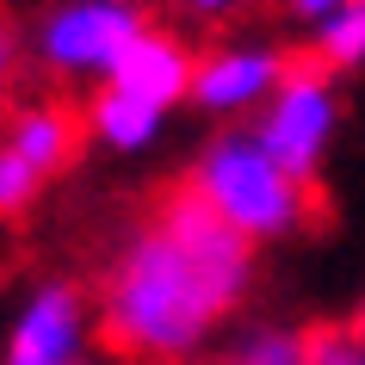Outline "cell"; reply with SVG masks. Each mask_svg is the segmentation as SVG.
<instances>
[{
    "label": "cell",
    "mask_w": 365,
    "mask_h": 365,
    "mask_svg": "<svg viewBox=\"0 0 365 365\" xmlns=\"http://www.w3.org/2000/svg\"><path fill=\"white\" fill-rule=\"evenodd\" d=\"M248 130L260 136V149L304 186H322V161L328 143H334V124H341V99H334V75L322 62H309V50L297 43V62L285 68V81L272 87L260 106H254Z\"/></svg>",
    "instance_id": "cell-4"
},
{
    "label": "cell",
    "mask_w": 365,
    "mask_h": 365,
    "mask_svg": "<svg viewBox=\"0 0 365 365\" xmlns=\"http://www.w3.org/2000/svg\"><path fill=\"white\" fill-rule=\"evenodd\" d=\"M198 19H230V13H242V6H254V0H186Z\"/></svg>",
    "instance_id": "cell-15"
},
{
    "label": "cell",
    "mask_w": 365,
    "mask_h": 365,
    "mask_svg": "<svg viewBox=\"0 0 365 365\" xmlns=\"http://www.w3.org/2000/svg\"><path fill=\"white\" fill-rule=\"evenodd\" d=\"M192 75H198V50L180 31L168 25H149L143 38L112 62V75L99 81V87H112V93H130L155 112H173V106H186L192 99Z\"/></svg>",
    "instance_id": "cell-8"
},
{
    "label": "cell",
    "mask_w": 365,
    "mask_h": 365,
    "mask_svg": "<svg viewBox=\"0 0 365 365\" xmlns=\"http://www.w3.org/2000/svg\"><path fill=\"white\" fill-rule=\"evenodd\" d=\"M81 118H87V136H93L99 149H112V155L149 149L155 136H161V124H168V112H155V106H143L130 93H112V87H99L81 106Z\"/></svg>",
    "instance_id": "cell-9"
},
{
    "label": "cell",
    "mask_w": 365,
    "mask_h": 365,
    "mask_svg": "<svg viewBox=\"0 0 365 365\" xmlns=\"http://www.w3.org/2000/svg\"><path fill=\"white\" fill-rule=\"evenodd\" d=\"M309 365H365V341L346 322H309Z\"/></svg>",
    "instance_id": "cell-12"
},
{
    "label": "cell",
    "mask_w": 365,
    "mask_h": 365,
    "mask_svg": "<svg viewBox=\"0 0 365 365\" xmlns=\"http://www.w3.org/2000/svg\"><path fill=\"white\" fill-rule=\"evenodd\" d=\"M155 25L149 0H56L31 31V56L43 75L62 81H106L112 62Z\"/></svg>",
    "instance_id": "cell-5"
},
{
    "label": "cell",
    "mask_w": 365,
    "mask_h": 365,
    "mask_svg": "<svg viewBox=\"0 0 365 365\" xmlns=\"http://www.w3.org/2000/svg\"><path fill=\"white\" fill-rule=\"evenodd\" d=\"M291 62H297V43H248V38L217 43V50L198 56L192 99L186 106H198L205 118H242L285 81Z\"/></svg>",
    "instance_id": "cell-7"
},
{
    "label": "cell",
    "mask_w": 365,
    "mask_h": 365,
    "mask_svg": "<svg viewBox=\"0 0 365 365\" xmlns=\"http://www.w3.org/2000/svg\"><path fill=\"white\" fill-rule=\"evenodd\" d=\"M93 136L75 99H19L0 118V223H19Z\"/></svg>",
    "instance_id": "cell-3"
},
{
    "label": "cell",
    "mask_w": 365,
    "mask_h": 365,
    "mask_svg": "<svg viewBox=\"0 0 365 365\" xmlns=\"http://www.w3.org/2000/svg\"><path fill=\"white\" fill-rule=\"evenodd\" d=\"M346 328H353V334H359V341H365V297H359V309L346 316Z\"/></svg>",
    "instance_id": "cell-16"
},
{
    "label": "cell",
    "mask_w": 365,
    "mask_h": 365,
    "mask_svg": "<svg viewBox=\"0 0 365 365\" xmlns=\"http://www.w3.org/2000/svg\"><path fill=\"white\" fill-rule=\"evenodd\" d=\"M260 248L186 186H155L93 279V341L118 365H192L254 297Z\"/></svg>",
    "instance_id": "cell-1"
},
{
    "label": "cell",
    "mask_w": 365,
    "mask_h": 365,
    "mask_svg": "<svg viewBox=\"0 0 365 365\" xmlns=\"http://www.w3.org/2000/svg\"><path fill=\"white\" fill-rule=\"evenodd\" d=\"M186 186H192L242 242H254V248L291 242V235H304V230L322 223V211H316L322 186L291 180V173L260 149V136H254L248 124H223L217 136H205V149H198L192 168H186Z\"/></svg>",
    "instance_id": "cell-2"
},
{
    "label": "cell",
    "mask_w": 365,
    "mask_h": 365,
    "mask_svg": "<svg viewBox=\"0 0 365 365\" xmlns=\"http://www.w3.org/2000/svg\"><path fill=\"white\" fill-rule=\"evenodd\" d=\"M19 56H25V25L0 6V99L13 87V75H19Z\"/></svg>",
    "instance_id": "cell-13"
},
{
    "label": "cell",
    "mask_w": 365,
    "mask_h": 365,
    "mask_svg": "<svg viewBox=\"0 0 365 365\" xmlns=\"http://www.w3.org/2000/svg\"><path fill=\"white\" fill-rule=\"evenodd\" d=\"M341 13V0H285V19L297 25V31H316L322 19H334Z\"/></svg>",
    "instance_id": "cell-14"
},
{
    "label": "cell",
    "mask_w": 365,
    "mask_h": 365,
    "mask_svg": "<svg viewBox=\"0 0 365 365\" xmlns=\"http://www.w3.org/2000/svg\"><path fill=\"white\" fill-rule=\"evenodd\" d=\"M93 291L81 279H43L19 304L0 365H93Z\"/></svg>",
    "instance_id": "cell-6"
},
{
    "label": "cell",
    "mask_w": 365,
    "mask_h": 365,
    "mask_svg": "<svg viewBox=\"0 0 365 365\" xmlns=\"http://www.w3.org/2000/svg\"><path fill=\"white\" fill-rule=\"evenodd\" d=\"M304 50H309V62H322L334 81L359 75L365 68V0H341V13L316 25L304 38Z\"/></svg>",
    "instance_id": "cell-11"
},
{
    "label": "cell",
    "mask_w": 365,
    "mask_h": 365,
    "mask_svg": "<svg viewBox=\"0 0 365 365\" xmlns=\"http://www.w3.org/2000/svg\"><path fill=\"white\" fill-rule=\"evenodd\" d=\"M217 365H309V322H254L217 353Z\"/></svg>",
    "instance_id": "cell-10"
}]
</instances>
